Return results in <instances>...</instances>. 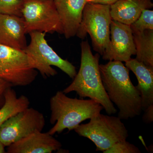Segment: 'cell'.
<instances>
[{
  "label": "cell",
  "mask_w": 153,
  "mask_h": 153,
  "mask_svg": "<svg viewBox=\"0 0 153 153\" xmlns=\"http://www.w3.org/2000/svg\"><path fill=\"white\" fill-rule=\"evenodd\" d=\"M99 68L108 98L119 110L118 117L128 120L140 115L143 111L140 95L131 82L129 69L121 61L115 60L100 64Z\"/></svg>",
  "instance_id": "cell-1"
},
{
  "label": "cell",
  "mask_w": 153,
  "mask_h": 153,
  "mask_svg": "<svg viewBox=\"0 0 153 153\" xmlns=\"http://www.w3.org/2000/svg\"><path fill=\"white\" fill-rule=\"evenodd\" d=\"M81 54L80 68L70 85L63 91L67 94L72 91L81 98L88 97L101 105L108 115L117 111L105 89L99 68L100 55H94L88 41L80 44Z\"/></svg>",
  "instance_id": "cell-2"
},
{
  "label": "cell",
  "mask_w": 153,
  "mask_h": 153,
  "mask_svg": "<svg viewBox=\"0 0 153 153\" xmlns=\"http://www.w3.org/2000/svg\"><path fill=\"white\" fill-rule=\"evenodd\" d=\"M50 122L55 124L47 132L53 135L67 129L74 130L82 122L101 112L103 107L91 99L72 98L62 91H57L50 100Z\"/></svg>",
  "instance_id": "cell-3"
},
{
  "label": "cell",
  "mask_w": 153,
  "mask_h": 153,
  "mask_svg": "<svg viewBox=\"0 0 153 153\" xmlns=\"http://www.w3.org/2000/svg\"><path fill=\"white\" fill-rule=\"evenodd\" d=\"M87 123L79 124L74 129L80 136L91 140L96 147V151L102 152L116 143L126 140L128 131L118 117L99 113Z\"/></svg>",
  "instance_id": "cell-4"
},
{
  "label": "cell",
  "mask_w": 153,
  "mask_h": 153,
  "mask_svg": "<svg viewBox=\"0 0 153 153\" xmlns=\"http://www.w3.org/2000/svg\"><path fill=\"white\" fill-rule=\"evenodd\" d=\"M29 34L30 44L24 51L31 66L38 70L45 78L57 74V71L52 67L55 66L73 79L76 74V67L60 57L49 46L45 39L46 33L34 31Z\"/></svg>",
  "instance_id": "cell-5"
},
{
  "label": "cell",
  "mask_w": 153,
  "mask_h": 153,
  "mask_svg": "<svg viewBox=\"0 0 153 153\" xmlns=\"http://www.w3.org/2000/svg\"><path fill=\"white\" fill-rule=\"evenodd\" d=\"M112 20L110 6L88 2L84 7L82 21L76 36L84 39L88 34L94 50L102 56L110 42Z\"/></svg>",
  "instance_id": "cell-6"
},
{
  "label": "cell",
  "mask_w": 153,
  "mask_h": 153,
  "mask_svg": "<svg viewBox=\"0 0 153 153\" xmlns=\"http://www.w3.org/2000/svg\"><path fill=\"white\" fill-rule=\"evenodd\" d=\"M22 12L26 33L38 31L63 34L54 0H23Z\"/></svg>",
  "instance_id": "cell-7"
},
{
  "label": "cell",
  "mask_w": 153,
  "mask_h": 153,
  "mask_svg": "<svg viewBox=\"0 0 153 153\" xmlns=\"http://www.w3.org/2000/svg\"><path fill=\"white\" fill-rule=\"evenodd\" d=\"M37 75L24 50L0 44L1 79L12 86H25L34 82Z\"/></svg>",
  "instance_id": "cell-8"
},
{
  "label": "cell",
  "mask_w": 153,
  "mask_h": 153,
  "mask_svg": "<svg viewBox=\"0 0 153 153\" xmlns=\"http://www.w3.org/2000/svg\"><path fill=\"white\" fill-rule=\"evenodd\" d=\"M45 123L42 113L28 108L10 118L0 126V141L5 146H8L34 132L42 131Z\"/></svg>",
  "instance_id": "cell-9"
},
{
  "label": "cell",
  "mask_w": 153,
  "mask_h": 153,
  "mask_svg": "<svg viewBox=\"0 0 153 153\" xmlns=\"http://www.w3.org/2000/svg\"><path fill=\"white\" fill-rule=\"evenodd\" d=\"M136 54V50L130 26L112 20L110 42L102 55V59L126 62Z\"/></svg>",
  "instance_id": "cell-10"
},
{
  "label": "cell",
  "mask_w": 153,
  "mask_h": 153,
  "mask_svg": "<svg viewBox=\"0 0 153 153\" xmlns=\"http://www.w3.org/2000/svg\"><path fill=\"white\" fill-rule=\"evenodd\" d=\"M62 144L53 135L34 132L8 146V153H51L61 149Z\"/></svg>",
  "instance_id": "cell-11"
},
{
  "label": "cell",
  "mask_w": 153,
  "mask_h": 153,
  "mask_svg": "<svg viewBox=\"0 0 153 153\" xmlns=\"http://www.w3.org/2000/svg\"><path fill=\"white\" fill-rule=\"evenodd\" d=\"M23 17L0 14V44L24 50L27 43Z\"/></svg>",
  "instance_id": "cell-12"
},
{
  "label": "cell",
  "mask_w": 153,
  "mask_h": 153,
  "mask_svg": "<svg viewBox=\"0 0 153 153\" xmlns=\"http://www.w3.org/2000/svg\"><path fill=\"white\" fill-rule=\"evenodd\" d=\"M66 39L76 35L87 0H54Z\"/></svg>",
  "instance_id": "cell-13"
},
{
  "label": "cell",
  "mask_w": 153,
  "mask_h": 153,
  "mask_svg": "<svg viewBox=\"0 0 153 153\" xmlns=\"http://www.w3.org/2000/svg\"><path fill=\"white\" fill-rule=\"evenodd\" d=\"M126 66L134 74L137 79L136 87L141 99L143 111L153 104V67L135 59L125 62Z\"/></svg>",
  "instance_id": "cell-14"
},
{
  "label": "cell",
  "mask_w": 153,
  "mask_h": 153,
  "mask_svg": "<svg viewBox=\"0 0 153 153\" xmlns=\"http://www.w3.org/2000/svg\"><path fill=\"white\" fill-rule=\"evenodd\" d=\"M153 7L152 0H118L110 5L111 16L112 20L130 26L143 10Z\"/></svg>",
  "instance_id": "cell-15"
},
{
  "label": "cell",
  "mask_w": 153,
  "mask_h": 153,
  "mask_svg": "<svg viewBox=\"0 0 153 153\" xmlns=\"http://www.w3.org/2000/svg\"><path fill=\"white\" fill-rule=\"evenodd\" d=\"M8 88L4 94V102L0 108V126L10 118L29 107L30 101L26 96L18 97L15 91Z\"/></svg>",
  "instance_id": "cell-16"
},
{
  "label": "cell",
  "mask_w": 153,
  "mask_h": 153,
  "mask_svg": "<svg viewBox=\"0 0 153 153\" xmlns=\"http://www.w3.org/2000/svg\"><path fill=\"white\" fill-rule=\"evenodd\" d=\"M137 60L153 67V30L133 33Z\"/></svg>",
  "instance_id": "cell-17"
},
{
  "label": "cell",
  "mask_w": 153,
  "mask_h": 153,
  "mask_svg": "<svg viewBox=\"0 0 153 153\" xmlns=\"http://www.w3.org/2000/svg\"><path fill=\"white\" fill-rule=\"evenodd\" d=\"M132 33L153 30V11L145 9L136 21L130 25Z\"/></svg>",
  "instance_id": "cell-18"
},
{
  "label": "cell",
  "mask_w": 153,
  "mask_h": 153,
  "mask_svg": "<svg viewBox=\"0 0 153 153\" xmlns=\"http://www.w3.org/2000/svg\"><path fill=\"white\" fill-rule=\"evenodd\" d=\"M23 0H0V14L22 17Z\"/></svg>",
  "instance_id": "cell-19"
},
{
  "label": "cell",
  "mask_w": 153,
  "mask_h": 153,
  "mask_svg": "<svg viewBox=\"0 0 153 153\" xmlns=\"http://www.w3.org/2000/svg\"><path fill=\"white\" fill-rule=\"evenodd\" d=\"M139 149L126 140L115 143L111 147L105 151L104 153H140Z\"/></svg>",
  "instance_id": "cell-20"
},
{
  "label": "cell",
  "mask_w": 153,
  "mask_h": 153,
  "mask_svg": "<svg viewBox=\"0 0 153 153\" xmlns=\"http://www.w3.org/2000/svg\"><path fill=\"white\" fill-rule=\"evenodd\" d=\"M143 111L145 112L143 117V120L146 123H152L153 121V104Z\"/></svg>",
  "instance_id": "cell-21"
},
{
  "label": "cell",
  "mask_w": 153,
  "mask_h": 153,
  "mask_svg": "<svg viewBox=\"0 0 153 153\" xmlns=\"http://www.w3.org/2000/svg\"><path fill=\"white\" fill-rule=\"evenodd\" d=\"M12 86L9 82L0 78V104H1L3 100H4V94L8 88Z\"/></svg>",
  "instance_id": "cell-22"
},
{
  "label": "cell",
  "mask_w": 153,
  "mask_h": 153,
  "mask_svg": "<svg viewBox=\"0 0 153 153\" xmlns=\"http://www.w3.org/2000/svg\"><path fill=\"white\" fill-rule=\"evenodd\" d=\"M118 0H87L88 2L111 5Z\"/></svg>",
  "instance_id": "cell-23"
},
{
  "label": "cell",
  "mask_w": 153,
  "mask_h": 153,
  "mask_svg": "<svg viewBox=\"0 0 153 153\" xmlns=\"http://www.w3.org/2000/svg\"><path fill=\"white\" fill-rule=\"evenodd\" d=\"M4 147L5 146H4L2 143L0 141V153H5L6 152Z\"/></svg>",
  "instance_id": "cell-24"
}]
</instances>
